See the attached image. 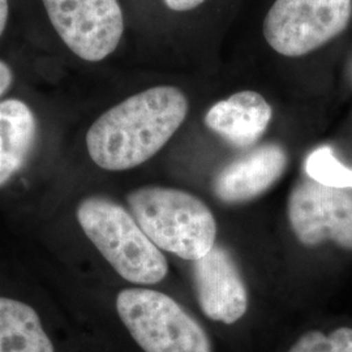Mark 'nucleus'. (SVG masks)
<instances>
[{"mask_svg":"<svg viewBox=\"0 0 352 352\" xmlns=\"http://www.w3.org/2000/svg\"><path fill=\"white\" fill-rule=\"evenodd\" d=\"M182 89L160 85L115 104L91 124L87 148L91 161L107 171L145 164L171 140L188 115Z\"/></svg>","mask_w":352,"mask_h":352,"instance_id":"nucleus-1","label":"nucleus"},{"mask_svg":"<svg viewBox=\"0 0 352 352\" xmlns=\"http://www.w3.org/2000/svg\"><path fill=\"white\" fill-rule=\"evenodd\" d=\"M126 202L142 231L162 251L196 261L215 245L213 213L192 193L149 186L132 190Z\"/></svg>","mask_w":352,"mask_h":352,"instance_id":"nucleus-2","label":"nucleus"},{"mask_svg":"<svg viewBox=\"0 0 352 352\" xmlns=\"http://www.w3.org/2000/svg\"><path fill=\"white\" fill-rule=\"evenodd\" d=\"M77 221L107 263L128 282L155 285L167 276L164 253L119 204L106 197H88L77 208Z\"/></svg>","mask_w":352,"mask_h":352,"instance_id":"nucleus-3","label":"nucleus"},{"mask_svg":"<svg viewBox=\"0 0 352 352\" xmlns=\"http://www.w3.org/2000/svg\"><path fill=\"white\" fill-rule=\"evenodd\" d=\"M119 322L139 352H215L212 336L175 299L148 289H126L115 302Z\"/></svg>","mask_w":352,"mask_h":352,"instance_id":"nucleus-4","label":"nucleus"},{"mask_svg":"<svg viewBox=\"0 0 352 352\" xmlns=\"http://www.w3.org/2000/svg\"><path fill=\"white\" fill-rule=\"evenodd\" d=\"M352 0H276L263 23L273 51L302 58L342 34L350 24Z\"/></svg>","mask_w":352,"mask_h":352,"instance_id":"nucleus-5","label":"nucleus"},{"mask_svg":"<svg viewBox=\"0 0 352 352\" xmlns=\"http://www.w3.org/2000/svg\"><path fill=\"white\" fill-rule=\"evenodd\" d=\"M65 46L87 62H101L118 49L124 14L118 0H42Z\"/></svg>","mask_w":352,"mask_h":352,"instance_id":"nucleus-6","label":"nucleus"},{"mask_svg":"<svg viewBox=\"0 0 352 352\" xmlns=\"http://www.w3.org/2000/svg\"><path fill=\"white\" fill-rule=\"evenodd\" d=\"M289 221L296 239L305 247L327 240L343 250H352V195L302 179L289 197Z\"/></svg>","mask_w":352,"mask_h":352,"instance_id":"nucleus-7","label":"nucleus"},{"mask_svg":"<svg viewBox=\"0 0 352 352\" xmlns=\"http://www.w3.org/2000/svg\"><path fill=\"white\" fill-rule=\"evenodd\" d=\"M193 279L199 307L208 320L232 327L245 317L250 307L247 287L235 258L223 245L215 244L193 261Z\"/></svg>","mask_w":352,"mask_h":352,"instance_id":"nucleus-8","label":"nucleus"},{"mask_svg":"<svg viewBox=\"0 0 352 352\" xmlns=\"http://www.w3.org/2000/svg\"><path fill=\"white\" fill-rule=\"evenodd\" d=\"M278 144L260 145L225 166L214 177V195L226 204L251 201L273 187L287 167Z\"/></svg>","mask_w":352,"mask_h":352,"instance_id":"nucleus-9","label":"nucleus"},{"mask_svg":"<svg viewBox=\"0 0 352 352\" xmlns=\"http://www.w3.org/2000/svg\"><path fill=\"white\" fill-rule=\"evenodd\" d=\"M273 109L263 94L241 90L214 103L205 115V126L227 144L245 149L264 136Z\"/></svg>","mask_w":352,"mask_h":352,"instance_id":"nucleus-10","label":"nucleus"},{"mask_svg":"<svg viewBox=\"0 0 352 352\" xmlns=\"http://www.w3.org/2000/svg\"><path fill=\"white\" fill-rule=\"evenodd\" d=\"M37 139V119L25 102H0V187L25 164Z\"/></svg>","mask_w":352,"mask_h":352,"instance_id":"nucleus-11","label":"nucleus"},{"mask_svg":"<svg viewBox=\"0 0 352 352\" xmlns=\"http://www.w3.org/2000/svg\"><path fill=\"white\" fill-rule=\"evenodd\" d=\"M0 352H59L37 311L0 296Z\"/></svg>","mask_w":352,"mask_h":352,"instance_id":"nucleus-12","label":"nucleus"},{"mask_svg":"<svg viewBox=\"0 0 352 352\" xmlns=\"http://www.w3.org/2000/svg\"><path fill=\"white\" fill-rule=\"evenodd\" d=\"M305 174L317 183L331 188H352V168L337 158L330 146H321L305 160Z\"/></svg>","mask_w":352,"mask_h":352,"instance_id":"nucleus-13","label":"nucleus"},{"mask_svg":"<svg viewBox=\"0 0 352 352\" xmlns=\"http://www.w3.org/2000/svg\"><path fill=\"white\" fill-rule=\"evenodd\" d=\"M285 352H352V327H338L330 331L305 330L289 343Z\"/></svg>","mask_w":352,"mask_h":352,"instance_id":"nucleus-14","label":"nucleus"},{"mask_svg":"<svg viewBox=\"0 0 352 352\" xmlns=\"http://www.w3.org/2000/svg\"><path fill=\"white\" fill-rule=\"evenodd\" d=\"M206 0H164V4L175 12H188L200 7Z\"/></svg>","mask_w":352,"mask_h":352,"instance_id":"nucleus-15","label":"nucleus"},{"mask_svg":"<svg viewBox=\"0 0 352 352\" xmlns=\"http://www.w3.org/2000/svg\"><path fill=\"white\" fill-rule=\"evenodd\" d=\"M13 81V72L11 67L6 62L0 60V97L11 88Z\"/></svg>","mask_w":352,"mask_h":352,"instance_id":"nucleus-16","label":"nucleus"},{"mask_svg":"<svg viewBox=\"0 0 352 352\" xmlns=\"http://www.w3.org/2000/svg\"><path fill=\"white\" fill-rule=\"evenodd\" d=\"M8 14H10V4L8 0H0V37L7 26L8 21Z\"/></svg>","mask_w":352,"mask_h":352,"instance_id":"nucleus-17","label":"nucleus"}]
</instances>
